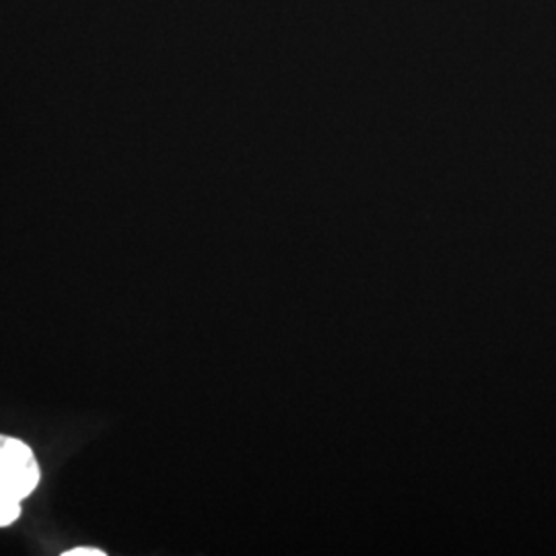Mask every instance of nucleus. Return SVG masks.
<instances>
[{
  "label": "nucleus",
  "instance_id": "1",
  "mask_svg": "<svg viewBox=\"0 0 556 556\" xmlns=\"http://www.w3.org/2000/svg\"><path fill=\"white\" fill-rule=\"evenodd\" d=\"M40 482V466L31 447L21 439L0 435V528L21 516V501Z\"/></svg>",
  "mask_w": 556,
  "mask_h": 556
},
{
  "label": "nucleus",
  "instance_id": "2",
  "mask_svg": "<svg viewBox=\"0 0 556 556\" xmlns=\"http://www.w3.org/2000/svg\"><path fill=\"white\" fill-rule=\"evenodd\" d=\"M64 556H105V553L100 548H93V546H80V548H73V551L64 553Z\"/></svg>",
  "mask_w": 556,
  "mask_h": 556
}]
</instances>
